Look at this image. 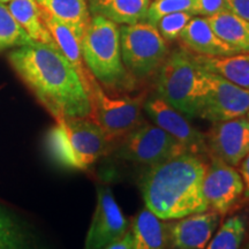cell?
<instances>
[{"instance_id":"6","label":"cell","mask_w":249,"mask_h":249,"mask_svg":"<svg viewBox=\"0 0 249 249\" xmlns=\"http://www.w3.org/2000/svg\"><path fill=\"white\" fill-rule=\"evenodd\" d=\"M123 62L135 80H147L160 70L169 54L167 42L157 28L144 21L119 28Z\"/></svg>"},{"instance_id":"27","label":"cell","mask_w":249,"mask_h":249,"mask_svg":"<svg viewBox=\"0 0 249 249\" xmlns=\"http://www.w3.org/2000/svg\"><path fill=\"white\" fill-rule=\"evenodd\" d=\"M192 18L193 15L189 12H176L161 18L156 28L166 42H174L179 39L180 34Z\"/></svg>"},{"instance_id":"7","label":"cell","mask_w":249,"mask_h":249,"mask_svg":"<svg viewBox=\"0 0 249 249\" xmlns=\"http://www.w3.org/2000/svg\"><path fill=\"white\" fill-rule=\"evenodd\" d=\"M87 88L91 101L92 119L103 129L112 145L117 144L144 121L142 114L144 95L112 97L91 74H89Z\"/></svg>"},{"instance_id":"32","label":"cell","mask_w":249,"mask_h":249,"mask_svg":"<svg viewBox=\"0 0 249 249\" xmlns=\"http://www.w3.org/2000/svg\"><path fill=\"white\" fill-rule=\"evenodd\" d=\"M12 1V0H0V2H2V4H5V2H9Z\"/></svg>"},{"instance_id":"1","label":"cell","mask_w":249,"mask_h":249,"mask_svg":"<svg viewBox=\"0 0 249 249\" xmlns=\"http://www.w3.org/2000/svg\"><path fill=\"white\" fill-rule=\"evenodd\" d=\"M8 60L55 121L73 118L92 119L88 89L60 50L34 43L13 50Z\"/></svg>"},{"instance_id":"14","label":"cell","mask_w":249,"mask_h":249,"mask_svg":"<svg viewBox=\"0 0 249 249\" xmlns=\"http://www.w3.org/2000/svg\"><path fill=\"white\" fill-rule=\"evenodd\" d=\"M167 223L169 244L173 249H205L220 222L216 211L205 210Z\"/></svg>"},{"instance_id":"11","label":"cell","mask_w":249,"mask_h":249,"mask_svg":"<svg viewBox=\"0 0 249 249\" xmlns=\"http://www.w3.org/2000/svg\"><path fill=\"white\" fill-rule=\"evenodd\" d=\"M143 111L156 126L165 130L187 149L201 157L208 156L205 134L193 126L185 114L174 108L157 93L144 99Z\"/></svg>"},{"instance_id":"4","label":"cell","mask_w":249,"mask_h":249,"mask_svg":"<svg viewBox=\"0 0 249 249\" xmlns=\"http://www.w3.org/2000/svg\"><path fill=\"white\" fill-rule=\"evenodd\" d=\"M48 143L54 160L73 170H88L112 150L107 136L91 118L57 120Z\"/></svg>"},{"instance_id":"17","label":"cell","mask_w":249,"mask_h":249,"mask_svg":"<svg viewBox=\"0 0 249 249\" xmlns=\"http://www.w3.org/2000/svg\"><path fill=\"white\" fill-rule=\"evenodd\" d=\"M132 249H167V223L148 209H142L132 224Z\"/></svg>"},{"instance_id":"18","label":"cell","mask_w":249,"mask_h":249,"mask_svg":"<svg viewBox=\"0 0 249 249\" xmlns=\"http://www.w3.org/2000/svg\"><path fill=\"white\" fill-rule=\"evenodd\" d=\"M198 67L209 73L217 74L224 79L249 90V53H238L223 57H208L192 53Z\"/></svg>"},{"instance_id":"20","label":"cell","mask_w":249,"mask_h":249,"mask_svg":"<svg viewBox=\"0 0 249 249\" xmlns=\"http://www.w3.org/2000/svg\"><path fill=\"white\" fill-rule=\"evenodd\" d=\"M214 34L238 53H249V21L231 11L205 18Z\"/></svg>"},{"instance_id":"23","label":"cell","mask_w":249,"mask_h":249,"mask_svg":"<svg viewBox=\"0 0 249 249\" xmlns=\"http://www.w3.org/2000/svg\"><path fill=\"white\" fill-rule=\"evenodd\" d=\"M247 227L248 216L246 213L229 217L213 235L205 249H240Z\"/></svg>"},{"instance_id":"15","label":"cell","mask_w":249,"mask_h":249,"mask_svg":"<svg viewBox=\"0 0 249 249\" xmlns=\"http://www.w3.org/2000/svg\"><path fill=\"white\" fill-rule=\"evenodd\" d=\"M180 42L189 52L208 57L238 54V52L218 37L207 18L193 17L179 36Z\"/></svg>"},{"instance_id":"2","label":"cell","mask_w":249,"mask_h":249,"mask_svg":"<svg viewBox=\"0 0 249 249\" xmlns=\"http://www.w3.org/2000/svg\"><path fill=\"white\" fill-rule=\"evenodd\" d=\"M207 161L192 152L151 165L141 180L145 207L164 220L209 210L203 195Z\"/></svg>"},{"instance_id":"9","label":"cell","mask_w":249,"mask_h":249,"mask_svg":"<svg viewBox=\"0 0 249 249\" xmlns=\"http://www.w3.org/2000/svg\"><path fill=\"white\" fill-rule=\"evenodd\" d=\"M202 77L204 93L198 117L214 124L247 116L249 90L204 70H202Z\"/></svg>"},{"instance_id":"12","label":"cell","mask_w":249,"mask_h":249,"mask_svg":"<svg viewBox=\"0 0 249 249\" xmlns=\"http://www.w3.org/2000/svg\"><path fill=\"white\" fill-rule=\"evenodd\" d=\"M130 230L129 222L107 186L97 187V202L87 233L85 249H103Z\"/></svg>"},{"instance_id":"26","label":"cell","mask_w":249,"mask_h":249,"mask_svg":"<svg viewBox=\"0 0 249 249\" xmlns=\"http://www.w3.org/2000/svg\"><path fill=\"white\" fill-rule=\"evenodd\" d=\"M193 2V0H155L149 5L144 22L156 27L158 21L165 15L176 12H189L192 14Z\"/></svg>"},{"instance_id":"30","label":"cell","mask_w":249,"mask_h":249,"mask_svg":"<svg viewBox=\"0 0 249 249\" xmlns=\"http://www.w3.org/2000/svg\"><path fill=\"white\" fill-rule=\"evenodd\" d=\"M239 173L244 182V196L249 201V154L239 164Z\"/></svg>"},{"instance_id":"22","label":"cell","mask_w":249,"mask_h":249,"mask_svg":"<svg viewBox=\"0 0 249 249\" xmlns=\"http://www.w3.org/2000/svg\"><path fill=\"white\" fill-rule=\"evenodd\" d=\"M40 8L45 9L61 22L66 23L82 40L90 21L88 0H36Z\"/></svg>"},{"instance_id":"31","label":"cell","mask_w":249,"mask_h":249,"mask_svg":"<svg viewBox=\"0 0 249 249\" xmlns=\"http://www.w3.org/2000/svg\"><path fill=\"white\" fill-rule=\"evenodd\" d=\"M103 249H132V231L129 230L123 238L118 241L112 242Z\"/></svg>"},{"instance_id":"16","label":"cell","mask_w":249,"mask_h":249,"mask_svg":"<svg viewBox=\"0 0 249 249\" xmlns=\"http://www.w3.org/2000/svg\"><path fill=\"white\" fill-rule=\"evenodd\" d=\"M40 13H42L43 21H44L45 26L48 27L51 36L53 37L58 49L67 58V60L73 65V67L79 73L83 83L87 87L90 71L87 70L85 62H83L82 51H81V39L66 23L61 22L53 15L46 12L45 9L40 8Z\"/></svg>"},{"instance_id":"29","label":"cell","mask_w":249,"mask_h":249,"mask_svg":"<svg viewBox=\"0 0 249 249\" xmlns=\"http://www.w3.org/2000/svg\"><path fill=\"white\" fill-rule=\"evenodd\" d=\"M230 11L249 21V0H226Z\"/></svg>"},{"instance_id":"33","label":"cell","mask_w":249,"mask_h":249,"mask_svg":"<svg viewBox=\"0 0 249 249\" xmlns=\"http://www.w3.org/2000/svg\"><path fill=\"white\" fill-rule=\"evenodd\" d=\"M244 249H249V242H248V244H247V245H246V246H245V248H244Z\"/></svg>"},{"instance_id":"8","label":"cell","mask_w":249,"mask_h":249,"mask_svg":"<svg viewBox=\"0 0 249 249\" xmlns=\"http://www.w3.org/2000/svg\"><path fill=\"white\" fill-rule=\"evenodd\" d=\"M114 145V155L119 160L149 166L187 151L173 136L145 120Z\"/></svg>"},{"instance_id":"34","label":"cell","mask_w":249,"mask_h":249,"mask_svg":"<svg viewBox=\"0 0 249 249\" xmlns=\"http://www.w3.org/2000/svg\"><path fill=\"white\" fill-rule=\"evenodd\" d=\"M246 117H247V118H248V119H249V111H248V113H247V116H246Z\"/></svg>"},{"instance_id":"28","label":"cell","mask_w":249,"mask_h":249,"mask_svg":"<svg viewBox=\"0 0 249 249\" xmlns=\"http://www.w3.org/2000/svg\"><path fill=\"white\" fill-rule=\"evenodd\" d=\"M193 17L209 18L230 11L226 0H193Z\"/></svg>"},{"instance_id":"24","label":"cell","mask_w":249,"mask_h":249,"mask_svg":"<svg viewBox=\"0 0 249 249\" xmlns=\"http://www.w3.org/2000/svg\"><path fill=\"white\" fill-rule=\"evenodd\" d=\"M0 249H38L33 236L0 207Z\"/></svg>"},{"instance_id":"25","label":"cell","mask_w":249,"mask_h":249,"mask_svg":"<svg viewBox=\"0 0 249 249\" xmlns=\"http://www.w3.org/2000/svg\"><path fill=\"white\" fill-rule=\"evenodd\" d=\"M37 43L29 37L18 24L7 6L0 2V50L7 48H21Z\"/></svg>"},{"instance_id":"13","label":"cell","mask_w":249,"mask_h":249,"mask_svg":"<svg viewBox=\"0 0 249 249\" xmlns=\"http://www.w3.org/2000/svg\"><path fill=\"white\" fill-rule=\"evenodd\" d=\"M208 156H214L230 164L239 166L249 154V119L247 117L214 123L205 134Z\"/></svg>"},{"instance_id":"10","label":"cell","mask_w":249,"mask_h":249,"mask_svg":"<svg viewBox=\"0 0 249 249\" xmlns=\"http://www.w3.org/2000/svg\"><path fill=\"white\" fill-rule=\"evenodd\" d=\"M203 178V195L208 209L216 211L220 216L233 209L244 195V182L234 166L214 157L208 156Z\"/></svg>"},{"instance_id":"5","label":"cell","mask_w":249,"mask_h":249,"mask_svg":"<svg viewBox=\"0 0 249 249\" xmlns=\"http://www.w3.org/2000/svg\"><path fill=\"white\" fill-rule=\"evenodd\" d=\"M157 73V95L187 118L198 117L204 82L202 70L193 60L191 52L183 49L169 52Z\"/></svg>"},{"instance_id":"3","label":"cell","mask_w":249,"mask_h":249,"mask_svg":"<svg viewBox=\"0 0 249 249\" xmlns=\"http://www.w3.org/2000/svg\"><path fill=\"white\" fill-rule=\"evenodd\" d=\"M81 51L87 70L105 89L119 92L134 88L136 80L126 70L121 58L117 23L92 15L81 40Z\"/></svg>"},{"instance_id":"19","label":"cell","mask_w":249,"mask_h":249,"mask_svg":"<svg viewBox=\"0 0 249 249\" xmlns=\"http://www.w3.org/2000/svg\"><path fill=\"white\" fill-rule=\"evenodd\" d=\"M150 0H88L90 17L99 15L117 24L144 21Z\"/></svg>"},{"instance_id":"21","label":"cell","mask_w":249,"mask_h":249,"mask_svg":"<svg viewBox=\"0 0 249 249\" xmlns=\"http://www.w3.org/2000/svg\"><path fill=\"white\" fill-rule=\"evenodd\" d=\"M8 9L31 39L58 49L53 37L43 21L40 7L36 0H12L9 1Z\"/></svg>"}]
</instances>
